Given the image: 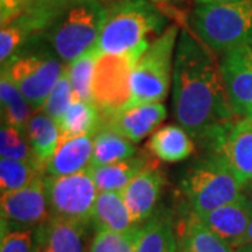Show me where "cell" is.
<instances>
[{
	"label": "cell",
	"mask_w": 252,
	"mask_h": 252,
	"mask_svg": "<svg viewBox=\"0 0 252 252\" xmlns=\"http://www.w3.org/2000/svg\"><path fill=\"white\" fill-rule=\"evenodd\" d=\"M0 99H1V117L9 126L24 132L28 119L34 111L17 86L10 80L7 74L1 72L0 79Z\"/></svg>",
	"instance_id": "d4e9b609"
},
{
	"label": "cell",
	"mask_w": 252,
	"mask_h": 252,
	"mask_svg": "<svg viewBox=\"0 0 252 252\" xmlns=\"http://www.w3.org/2000/svg\"><path fill=\"white\" fill-rule=\"evenodd\" d=\"M164 24V14L152 0H114L105 4L95 49L99 55L143 54L149 35L160 32Z\"/></svg>",
	"instance_id": "7a4b0ae2"
},
{
	"label": "cell",
	"mask_w": 252,
	"mask_h": 252,
	"mask_svg": "<svg viewBox=\"0 0 252 252\" xmlns=\"http://www.w3.org/2000/svg\"><path fill=\"white\" fill-rule=\"evenodd\" d=\"M104 16L102 1L77 0L58 13L39 35L61 61L70 63L95 46Z\"/></svg>",
	"instance_id": "3957f363"
},
{
	"label": "cell",
	"mask_w": 252,
	"mask_h": 252,
	"mask_svg": "<svg viewBox=\"0 0 252 252\" xmlns=\"http://www.w3.org/2000/svg\"><path fill=\"white\" fill-rule=\"evenodd\" d=\"M243 185L252 182V119L240 118L216 147Z\"/></svg>",
	"instance_id": "7c38bea8"
},
{
	"label": "cell",
	"mask_w": 252,
	"mask_h": 252,
	"mask_svg": "<svg viewBox=\"0 0 252 252\" xmlns=\"http://www.w3.org/2000/svg\"><path fill=\"white\" fill-rule=\"evenodd\" d=\"M74 101H76V97H74L72 83L64 70L62 76L56 81L54 89L51 90L49 95L46 97L41 111L58 122L66 114V111L72 107Z\"/></svg>",
	"instance_id": "4dcf8cb0"
},
{
	"label": "cell",
	"mask_w": 252,
	"mask_h": 252,
	"mask_svg": "<svg viewBox=\"0 0 252 252\" xmlns=\"http://www.w3.org/2000/svg\"><path fill=\"white\" fill-rule=\"evenodd\" d=\"M30 35L31 34H30L28 28L20 20V17L14 18L13 21L1 26V32H0V61H1V64H4L16 55V51Z\"/></svg>",
	"instance_id": "d6a6232c"
},
{
	"label": "cell",
	"mask_w": 252,
	"mask_h": 252,
	"mask_svg": "<svg viewBox=\"0 0 252 252\" xmlns=\"http://www.w3.org/2000/svg\"><path fill=\"white\" fill-rule=\"evenodd\" d=\"M142 55L102 54L98 56L93 80V104L98 108L101 122L129 105L132 97L130 76Z\"/></svg>",
	"instance_id": "52a82bcc"
},
{
	"label": "cell",
	"mask_w": 252,
	"mask_h": 252,
	"mask_svg": "<svg viewBox=\"0 0 252 252\" xmlns=\"http://www.w3.org/2000/svg\"><path fill=\"white\" fill-rule=\"evenodd\" d=\"M46 199L54 219L86 225L93 219L98 189L89 167L64 177H46Z\"/></svg>",
	"instance_id": "ba28073f"
},
{
	"label": "cell",
	"mask_w": 252,
	"mask_h": 252,
	"mask_svg": "<svg viewBox=\"0 0 252 252\" xmlns=\"http://www.w3.org/2000/svg\"><path fill=\"white\" fill-rule=\"evenodd\" d=\"M238 252H252V251H245V250H237Z\"/></svg>",
	"instance_id": "ab89813d"
},
{
	"label": "cell",
	"mask_w": 252,
	"mask_h": 252,
	"mask_svg": "<svg viewBox=\"0 0 252 252\" xmlns=\"http://www.w3.org/2000/svg\"><path fill=\"white\" fill-rule=\"evenodd\" d=\"M99 1H102L104 4H107V3H111V1H114V0H99ZM152 1H164V3H175V1H181V0H152Z\"/></svg>",
	"instance_id": "f35d334b"
},
{
	"label": "cell",
	"mask_w": 252,
	"mask_h": 252,
	"mask_svg": "<svg viewBox=\"0 0 252 252\" xmlns=\"http://www.w3.org/2000/svg\"><path fill=\"white\" fill-rule=\"evenodd\" d=\"M178 28H165L136 62L130 76L132 97L126 108L160 102L168 93L172 72V55ZM125 108V109H126Z\"/></svg>",
	"instance_id": "8992f818"
},
{
	"label": "cell",
	"mask_w": 252,
	"mask_h": 252,
	"mask_svg": "<svg viewBox=\"0 0 252 252\" xmlns=\"http://www.w3.org/2000/svg\"><path fill=\"white\" fill-rule=\"evenodd\" d=\"M243 196L247 199V202H248V205H250V207H251V212H252V182H248L247 185H244Z\"/></svg>",
	"instance_id": "8d00e7d4"
},
{
	"label": "cell",
	"mask_w": 252,
	"mask_h": 252,
	"mask_svg": "<svg viewBox=\"0 0 252 252\" xmlns=\"http://www.w3.org/2000/svg\"><path fill=\"white\" fill-rule=\"evenodd\" d=\"M143 225L136 224L126 231L98 230L90 252H136Z\"/></svg>",
	"instance_id": "f1b7e54d"
},
{
	"label": "cell",
	"mask_w": 252,
	"mask_h": 252,
	"mask_svg": "<svg viewBox=\"0 0 252 252\" xmlns=\"http://www.w3.org/2000/svg\"><path fill=\"white\" fill-rule=\"evenodd\" d=\"M135 152L133 142L108 126L101 125L93 137V157L90 165L98 167L125 161L132 158Z\"/></svg>",
	"instance_id": "7402d4cb"
},
{
	"label": "cell",
	"mask_w": 252,
	"mask_h": 252,
	"mask_svg": "<svg viewBox=\"0 0 252 252\" xmlns=\"http://www.w3.org/2000/svg\"><path fill=\"white\" fill-rule=\"evenodd\" d=\"M101 126L98 108L89 101L76 99L66 114L58 121L59 140L84 135H95Z\"/></svg>",
	"instance_id": "cb8c5ba5"
},
{
	"label": "cell",
	"mask_w": 252,
	"mask_h": 252,
	"mask_svg": "<svg viewBox=\"0 0 252 252\" xmlns=\"http://www.w3.org/2000/svg\"><path fill=\"white\" fill-rule=\"evenodd\" d=\"M23 133L24 132L18 130L13 126L7 125L1 127V142H0L1 158H11V160L34 164L31 146L26 142V137L23 136Z\"/></svg>",
	"instance_id": "1f68e13d"
},
{
	"label": "cell",
	"mask_w": 252,
	"mask_h": 252,
	"mask_svg": "<svg viewBox=\"0 0 252 252\" xmlns=\"http://www.w3.org/2000/svg\"><path fill=\"white\" fill-rule=\"evenodd\" d=\"M165 117L167 109L161 102H149L124 109L107 121H102L101 125L108 126L136 143L152 133Z\"/></svg>",
	"instance_id": "9a60e30c"
},
{
	"label": "cell",
	"mask_w": 252,
	"mask_h": 252,
	"mask_svg": "<svg viewBox=\"0 0 252 252\" xmlns=\"http://www.w3.org/2000/svg\"><path fill=\"white\" fill-rule=\"evenodd\" d=\"M220 67L234 112L240 118L252 119V45L224 52Z\"/></svg>",
	"instance_id": "8fae6325"
},
{
	"label": "cell",
	"mask_w": 252,
	"mask_h": 252,
	"mask_svg": "<svg viewBox=\"0 0 252 252\" xmlns=\"http://www.w3.org/2000/svg\"><path fill=\"white\" fill-rule=\"evenodd\" d=\"M178 252H181V251H180V248H178Z\"/></svg>",
	"instance_id": "60d3db41"
},
{
	"label": "cell",
	"mask_w": 252,
	"mask_h": 252,
	"mask_svg": "<svg viewBox=\"0 0 252 252\" xmlns=\"http://www.w3.org/2000/svg\"><path fill=\"white\" fill-rule=\"evenodd\" d=\"M182 189L190 210L203 215L238 200L243 196L244 185L224 157L216 153L187 172Z\"/></svg>",
	"instance_id": "5b68a950"
},
{
	"label": "cell",
	"mask_w": 252,
	"mask_h": 252,
	"mask_svg": "<svg viewBox=\"0 0 252 252\" xmlns=\"http://www.w3.org/2000/svg\"><path fill=\"white\" fill-rule=\"evenodd\" d=\"M200 39L182 31L174 61V115L189 135L215 147L240 118L225 90L221 67Z\"/></svg>",
	"instance_id": "6da1fadb"
},
{
	"label": "cell",
	"mask_w": 252,
	"mask_h": 252,
	"mask_svg": "<svg viewBox=\"0 0 252 252\" xmlns=\"http://www.w3.org/2000/svg\"><path fill=\"white\" fill-rule=\"evenodd\" d=\"M91 220L98 230L126 231L136 225L121 192H98Z\"/></svg>",
	"instance_id": "44dd1931"
},
{
	"label": "cell",
	"mask_w": 252,
	"mask_h": 252,
	"mask_svg": "<svg viewBox=\"0 0 252 252\" xmlns=\"http://www.w3.org/2000/svg\"><path fill=\"white\" fill-rule=\"evenodd\" d=\"M99 54L95 46L69 63L66 73L70 79L76 99L93 102V80Z\"/></svg>",
	"instance_id": "4316f807"
},
{
	"label": "cell",
	"mask_w": 252,
	"mask_h": 252,
	"mask_svg": "<svg viewBox=\"0 0 252 252\" xmlns=\"http://www.w3.org/2000/svg\"><path fill=\"white\" fill-rule=\"evenodd\" d=\"M26 7V0H0V20L1 26L17 18Z\"/></svg>",
	"instance_id": "e575fe53"
},
{
	"label": "cell",
	"mask_w": 252,
	"mask_h": 252,
	"mask_svg": "<svg viewBox=\"0 0 252 252\" xmlns=\"http://www.w3.org/2000/svg\"><path fill=\"white\" fill-rule=\"evenodd\" d=\"M1 66V72L17 86L34 111L42 108L46 97L64 72L59 59L39 54L14 55Z\"/></svg>",
	"instance_id": "9c48e42d"
},
{
	"label": "cell",
	"mask_w": 252,
	"mask_h": 252,
	"mask_svg": "<svg viewBox=\"0 0 252 252\" xmlns=\"http://www.w3.org/2000/svg\"><path fill=\"white\" fill-rule=\"evenodd\" d=\"M84 225L49 217L34 228L32 252H83Z\"/></svg>",
	"instance_id": "2e32d148"
},
{
	"label": "cell",
	"mask_w": 252,
	"mask_h": 252,
	"mask_svg": "<svg viewBox=\"0 0 252 252\" xmlns=\"http://www.w3.org/2000/svg\"><path fill=\"white\" fill-rule=\"evenodd\" d=\"M150 162L143 157H132L125 161L89 167L98 192H122L125 187Z\"/></svg>",
	"instance_id": "603a6c76"
},
{
	"label": "cell",
	"mask_w": 252,
	"mask_h": 252,
	"mask_svg": "<svg viewBox=\"0 0 252 252\" xmlns=\"http://www.w3.org/2000/svg\"><path fill=\"white\" fill-rule=\"evenodd\" d=\"M24 133L31 146L35 167L44 171L59 144L58 122L44 112L34 114L28 119Z\"/></svg>",
	"instance_id": "d6986e66"
},
{
	"label": "cell",
	"mask_w": 252,
	"mask_h": 252,
	"mask_svg": "<svg viewBox=\"0 0 252 252\" xmlns=\"http://www.w3.org/2000/svg\"><path fill=\"white\" fill-rule=\"evenodd\" d=\"M1 231L32 230L46 221L51 213L45 178L38 177L24 188L1 193Z\"/></svg>",
	"instance_id": "30bf717a"
},
{
	"label": "cell",
	"mask_w": 252,
	"mask_h": 252,
	"mask_svg": "<svg viewBox=\"0 0 252 252\" xmlns=\"http://www.w3.org/2000/svg\"><path fill=\"white\" fill-rule=\"evenodd\" d=\"M149 149L161 161L177 162L193 153V142L182 126L167 125L150 137Z\"/></svg>",
	"instance_id": "ffe728a7"
},
{
	"label": "cell",
	"mask_w": 252,
	"mask_h": 252,
	"mask_svg": "<svg viewBox=\"0 0 252 252\" xmlns=\"http://www.w3.org/2000/svg\"><path fill=\"white\" fill-rule=\"evenodd\" d=\"M74 1L77 0H26L24 11L18 17L27 26L31 35L39 34L58 13Z\"/></svg>",
	"instance_id": "83f0119b"
},
{
	"label": "cell",
	"mask_w": 252,
	"mask_h": 252,
	"mask_svg": "<svg viewBox=\"0 0 252 252\" xmlns=\"http://www.w3.org/2000/svg\"><path fill=\"white\" fill-rule=\"evenodd\" d=\"M162 187L158 168L149 164L121 192L136 224H140L154 212Z\"/></svg>",
	"instance_id": "5bb4252c"
},
{
	"label": "cell",
	"mask_w": 252,
	"mask_h": 252,
	"mask_svg": "<svg viewBox=\"0 0 252 252\" xmlns=\"http://www.w3.org/2000/svg\"><path fill=\"white\" fill-rule=\"evenodd\" d=\"M93 137L94 136L84 135L59 140L58 149L48 162L45 171L51 177H64L90 167Z\"/></svg>",
	"instance_id": "e0dca14e"
},
{
	"label": "cell",
	"mask_w": 252,
	"mask_h": 252,
	"mask_svg": "<svg viewBox=\"0 0 252 252\" xmlns=\"http://www.w3.org/2000/svg\"><path fill=\"white\" fill-rule=\"evenodd\" d=\"M136 252H178V241L171 219L158 215L143 225Z\"/></svg>",
	"instance_id": "484cf974"
},
{
	"label": "cell",
	"mask_w": 252,
	"mask_h": 252,
	"mask_svg": "<svg viewBox=\"0 0 252 252\" xmlns=\"http://www.w3.org/2000/svg\"><path fill=\"white\" fill-rule=\"evenodd\" d=\"M34 230L1 231L0 252H32Z\"/></svg>",
	"instance_id": "836d02e7"
},
{
	"label": "cell",
	"mask_w": 252,
	"mask_h": 252,
	"mask_svg": "<svg viewBox=\"0 0 252 252\" xmlns=\"http://www.w3.org/2000/svg\"><path fill=\"white\" fill-rule=\"evenodd\" d=\"M198 216L213 233H216L235 250L241 247L252 221L251 207L244 196L233 203L217 207L212 212Z\"/></svg>",
	"instance_id": "4fadbf2b"
},
{
	"label": "cell",
	"mask_w": 252,
	"mask_h": 252,
	"mask_svg": "<svg viewBox=\"0 0 252 252\" xmlns=\"http://www.w3.org/2000/svg\"><path fill=\"white\" fill-rule=\"evenodd\" d=\"M178 248L181 252H238L192 210L178 225Z\"/></svg>",
	"instance_id": "ac0fdd59"
},
{
	"label": "cell",
	"mask_w": 252,
	"mask_h": 252,
	"mask_svg": "<svg viewBox=\"0 0 252 252\" xmlns=\"http://www.w3.org/2000/svg\"><path fill=\"white\" fill-rule=\"evenodd\" d=\"M238 250H245V251H252V221L248 230H247V234H245V238H244L243 244Z\"/></svg>",
	"instance_id": "d590c367"
},
{
	"label": "cell",
	"mask_w": 252,
	"mask_h": 252,
	"mask_svg": "<svg viewBox=\"0 0 252 252\" xmlns=\"http://www.w3.org/2000/svg\"><path fill=\"white\" fill-rule=\"evenodd\" d=\"M190 23L199 39L217 52L252 45V0L199 3Z\"/></svg>",
	"instance_id": "277c9868"
},
{
	"label": "cell",
	"mask_w": 252,
	"mask_h": 252,
	"mask_svg": "<svg viewBox=\"0 0 252 252\" xmlns=\"http://www.w3.org/2000/svg\"><path fill=\"white\" fill-rule=\"evenodd\" d=\"M41 171L34 164L18 161L11 158H1L0 161V190L1 193L13 192L27 187L36 180Z\"/></svg>",
	"instance_id": "f546056e"
},
{
	"label": "cell",
	"mask_w": 252,
	"mask_h": 252,
	"mask_svg": "<svg viewBox=\"0 0 252 252\" xmlns=\"http://www.w3.org/2000/svg\"><path fill=\"white\" fill-rule=\"evenodd\" d=\"M198 3H228V1H238V0H195Z\"/></svg>",
	"instance_id": "74e56055"
}]
</instances>
